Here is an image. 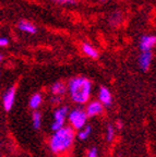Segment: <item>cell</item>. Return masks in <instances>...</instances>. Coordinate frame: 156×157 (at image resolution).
Segmentation results:
<instances>
[{
  "instance_id": "7c38bea8",
  "label": "cell",
  "mask_w": 156,
  "mask_h": 157,
  "mask_svg": "<svg viewBox=\"0 0 156 157\" xmlns=\"http://www.w3.org/2000/svg\"><path fill=\"white\" fill-rule=\"evenodd\" d=\"M41 101H43V97L39 93H36L32 96V97L29 98V106L31 109L33 110H37L39 108V106L41 105Z\"/></svg>"
},
{
  "instance_id": "7402d4cb",
  "label": "cell",
  "mask_w": 156,
  "mask_h": 157,
  "mask_svg": "<svg viewBox=\"0 0 156 157\" xmlns=\"http://www.w3.org/2000/svg\"><path fill=\"white\" fill-rule=\"evenodd\" d=\"M115 128H117L118 130H120L122 128V123H121V121H117V123H116V127Z\"/></svg>"
},
{
  "instance_id": "4fadbf2b",
  "label": "cell",
  "mask_w": 156,
  "mask_h": 157,
  "mask_svg": "<svg viewBox=\"0 0 156 157\" xmlns=\"http://www.w3.org/2000/svg\"><path fill=\"white\" fill-rule=\"evenodd\" d=\"M91 134H92V127L86 124L85 127L78 131L76 136H78V139L80 141H86L91 136Z\"/></svg>"
},
{
  "instance_id": "d6986e66",
  "label": "cell",
  "mask_w": 156,
  "mask_h": 157,
  "mask_svg": "<svg viewBox=\"0 0 156 157\" xmlns=\"http://www.w3.org/2000/svg\"><path fill=\"white\" fill-rule=\"evenodd\" d=\"M51 104H54V105H59V104L62 101V97H59V96H53L50 99Z\"/></svg>"
},
{
  "instance_id": "ac0fdd59",
  "label": "cell",
  "mask_w": 156,
  "mask_h": 157,
  "mask_svg": "<svg viewBox=\"0 0 156 157\" xmlns=\"http://www.w3.org/2000/svg\"><path fill=\"white\" fill-rule=\"evenodd\" d=\"M86 157H98V151L96 147H91L86 153Z\"/></svg>"
},
{
  "instance_id": "6da1fadb",
  "label": "cell",
  "mask_w": 156,
  "mask_h": 157,
  "mask_svg": "<svg viewBox=\"0 0 156 157\" xmlns=\"http://www.w3.org/2000/svg\"><path fill=\"white\" fill-rule=\"evenodd\" d=\"M76 131L70 125H64L60 130L55 131L49 139V150L58 156L67 155L73 147L76 141Z\"/></svg>"
},
{
  "instance_id": "44dd1931",
  "label": "cell",
  "mask_w": 156,
  "mask_h": 157,
  "mask_svg": "<svg viewBox=\"0 0 156 157\" xmlns=\"http://www.w3.org/2000/svg\"><path fill=\"white\" fill-rule=\"evenodd\" d=\"M56 2H59V3H72L73 2V0H54Z\"/></svg>"
},
{
  "instance_id": "9c48e42d",
  "label": "cell",
  "mask_w": 156,
  "mask_h": 157,
  "mask_svg": "<svg viewBox=\"0 0 156 157\" xmlns=\"http://www.w3.org/2000/svg\"><path fill=\"white\" fill-rule=\"evenodd\" d=\"M152 52H142L138 59V63L142 71H147L152 62Z\"/></svg>"
},
{
  "instance_id": "52a82bcc",
  "label": "cell",
  "mask_w": 156,
  "mask_h": 157,
  "mask_svg": "<svg viewBox=\"0 0 156 157\" xmlns=\"http://www.w3.org/2000/svg\"><path fill=\"white\" fill-rule=\"evenodd\" d=\"M98 101L102 104L104 107H109L112 104V96L110 91L105 86H100L98 90Z\"/></svg>"
},
{
  "instance_id": "5bb4252c",
  "label": "cell",
  "mask_w": 156,
  "mask_h": 157,
  "mask_svg": "<svg viewBox=\"0 0 156 157\" xmlns=\"http://www.w3.org/2000/svg\"><path fill=\"white\" fill-rule=\"evenodd\" d=\"M82 50L83 52L86 55V56L91 57L93 59H96L98 58V52L94 47H92L90 44H83L82 45Z\"/></svg>"
},
{
  "instance_id": "5b68a950",
  "label": "cell",
  "mask_w": 156,
  "mask_h": 157,
  "mask_svg": "<svg viewBox=\"0 0 156 157\" xmlns=\"http://www.w3.org/2000/svg\"><path fill=\"white\" fill-rule=\"evenodd\" d=\"M84 110H85L88 118H94L103 115V113H104V106L98 101H93L88 104V106H86Z\"/></svg>"
},
{
  "instance_id": "e0dca14e",
  "label": "cell",
  "mask_w": 156,
  "mask_h": 157,
  "mask_svg": "<svg viewBox=\"0 0 156 157\" xmlns=\"http://www.w3.org/2000/svg\"><path fill=\"white\" fill-rule=\"evenodd\" d=\"M121 19H122V17H121V13H119V12H116V13H114V14L110 17V23H111L112 25H116V24H118V23H120V21H121Z\"/></svg>"
},
{
  "instance_id": "ba28073f",
  "label": "cell",
  "mask_w": 156,
  "mask_h": 157,
  "mask_svg": "<svg viewBox=\"0 0 156 157\" xmlns=\"http://www.w3.org/2000/svg\"><path fill=\"white\" fill-rule=\"evenodd\" d=\"M156 45V36L154 35H143L140 39V49L141 52H151Z\"/></svg>"
},
{
  "instance_id": "9a60e30c",
  "label": "cell",
  "mask_w": 156,
  "mask_h": 157,
  "mask_svg": "<svg viewBox=\"0 0 156 157\" xmlns=\"http://www.w3.org/2000/svg\"><path fill=\"white\" fill-rule=\"evenodd\" d=\"M32 123L35 130H38L41 127V115L38 110H35L32 115Z\"/></svg>"
},
{
  "instance_id": "8fae6325",
  "label": "cell",
  "mask_w": 156,
  "mask_h": 157,
  "mask_svg": "<svg viewBox=\"0 0 156 157\" xmlns=\"http://www.w3.org/2000/svg\"><path fill=\"white\" fill-rule=\"evenodd\" d=\"M18 29L20 31H22V32L27 33V34H35L37 32L36 27L31 22H27V21H20L19 24H18Z\"/></svg>"
},
{
  "instance_id": "277c9868",
  "label": "cell",
  "mask_w": 156,
  "mask_h": 157,
  "mask_svg": "<svg viewBox=\"0 0 156 157\" xmlns=\"http://www.w3.org/2000/svg\"><path fill=\"white\" fill-rule=\"evenodd\" d=\"M70 111L68 106H60L54 111L53 115V123H51V130L58 131L61 128H64L66 125L67 118H68V113Z\"/></svg>"
},
{
  "instance_id": "cb8c5ba5",
  "label": "cell",
  "mask_w": 156,
  "mask_h": 157,
  "mask_svg": "<svg viewBox=\"0 0 156 157\" xmlns=\"http://www.w3.org/2000/svg\"><path fill=\"white\" fill-rule=\"evenodd\" d=\"M100 1H105V0H100Z\"/></svg>"
},
{
  "instance_id": "603a6c76",
  "label": "cell",
  "mask_w": 156,
  "mask_h": 157,
  "mask_svg": "<svg viewBox=\"0 0 156 157\" xmlns=\"http://www.w3.org/2000/svg\"><path fill=\"white\" fill-rule=\"evenodd\" d=\"M1 60H2V56L0 55V62H1Z\"/></svg>"
},
{
  "instance_id": "30bf717a",
  "label": "cell",
  "mask_w": 156,
  "mask_h": 157,
  "mask_svg": "<svg viewBox=\"0 0 156 157\" xmlns=\"http://www.w3.org/2000/svg\"><path fill=\"white\" fill-rule=\"evenodd\" d=\"M51 94L53 96H59V97H64V95L67 93V85L64 82L58 81L55 82L53 85H51Z\"/></svg>"
},
{
  "instance_id": "8992f818",
  "label": "cell",
  "mask_w": 156,
  "mask_h": 157,
  "mask_svg": "<svg viewBox=\"0 0 156 157\" xmlns=\"http://www.w3.org/2000/svg\"><path fill=\"white\" fill-rule=\"evenodd\" d=\"M15 101V87H10L7 92L5 93L2 97V103H3V108L5 110L10 111L12 109L13 105Z\"/></svg>"
},
{
  "instance_id": "3957f363",
  "label": "cell",
  "mask_w": 156,
  "mask_h": 157,
  "mask_svg": "<svg viewBox=\"0 0 156 157\" xmlns=\"http://www.w3.org/2000/svg\"><path fill=\"white\" fill-rule=\"evenodd\" d=\"M88 115H86L85 110L83 108H73L71 109L68 113V118L67 120L69 122V125H70L74 131L76 130H81L82 128H84L86 125V122H88Z\"/></svg>"
},
{
  "instance_id": "7a4b0ae2",
  "label": "cell",
  "mask_w": 156,
  "mask_h": 157,
  "mask_svg": "<svg viewBox=\"0 0 156 157\" xmlns=\"http://www.w3.org/2000/svg\"><path fill=\"white\" fill-rule=\"evenodd\" d=\"M71 101L78 105H84L88 101L92 93V83L84 76H76L69 81L67 85Z\"/></svg>"
},
{
  "instance_id": "2e32d148",
  "label": "cell",
  "mask_w": 156,
  "mask_h": 157,
  "mask_svg": "<svg viewBox=\"0 0 156 157\" xmlns=\"http://www.w3.org/2000/svg\"><path fill=\"white\" fill-rule=\"evenodd\" d=\"M116 136V128L112 124H108L106 128V140L108 142H112Z\"/></svg>"
},
{
  "instance_id": "ffe728a7",
  "label": "cell",
  "mask_w": 156,
  "mask_h": 157,
  "mask_svg": "<svg viewBox=\"0 0 156 157\" xmlns=\"http://www.w3.org/2000/svg\"><path fill=\"white\" fill-rule=\"evenodd\" d=\"M8 44H9V40L6 37H0V47L7 46Z\"/></svg>"
}]
</instances>
